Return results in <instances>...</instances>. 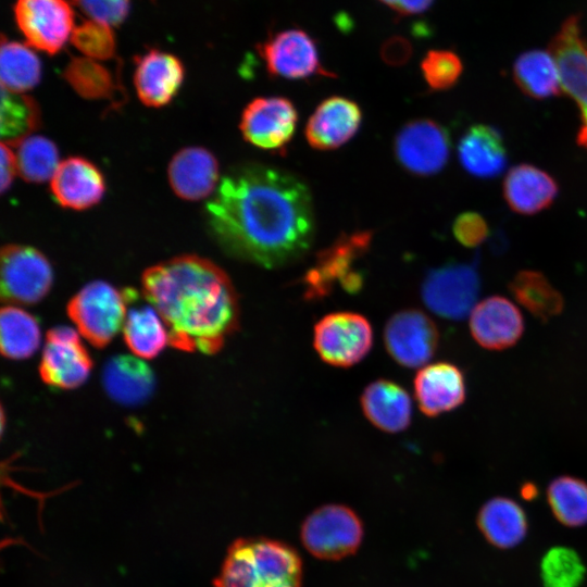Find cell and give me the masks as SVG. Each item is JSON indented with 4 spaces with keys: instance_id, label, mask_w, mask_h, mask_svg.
Masks as SVG:
<instances>
[{
    "instance_id": "7bdbcfd3",
    "label": "cell",
    "mask_w": 587,
    "mask_h": 587,
    "mask_svg": "<svg viewBox=\"0 0 587 587\" xmlns=\"http://www.w3.org/2000/svg\"><path fill=\"white\" fill-rule=\"evenodd\" d=\"M17 170L16 154L9 145L1 142V191L10 188Z\"/></svg>"
},
{
    "instance_id": "52a82bcc",
    "label": "cell",
    "mask_w": 587,
    "mask_h": 587,
    "mask_svg": "<svg viewBox=\"0 0 587 587\" xmlns=\"http://www.w3.org/2000/svg\"><path fill=\"white\" fill-rule=\"evenodd\" d=\"M373 345L367 319L355 312H334L316 322L313 346L327 364L349 367L362 361Z\"/></svg>"
},
{
    "instance_id": "9a60e30c",
    "label": "cell",
    "mask_w": 587,
    "mask_h": 587,
    "mask_svg": "<svg viewBox=\"0 0 587 587\" xmlns=\"http://www.w3.org/2000/svg\"><path fill=\"white\" fill-rule=\"evenodd\" d=\"M450 152L447 130L428 118L405 124L395 140V154L399 163L412 174L429 176L444 168Z\"/></svg>"
},
{
    "instance_id": "4dcf8cb0",
    "label": "cell",
    "mask_w": 587,
    "mask_h": 587,
    "mask_svg": "<svg viewBox=\"0 0 587 587\" xmlns=\"http://www.w3.org/2000/svg\"><path fill=\"white\" fill-rule=\"evenodd\" d=\"M40 344L37 320L16 305L8 304L0 313L1 353L11 360H24L34 354Z\"/></svg>"
},
{
    "instance_id": "83f0119b",
    "label": "cell",
    "mask_w": 587,
    "mask_h": 587,
    "mask_svg": "<svg viewBox=\"0 0 587 587\" xmlns=\"http://www.w3.org/2000/svg\"><path fill=\"white\" fill-rule=\"evenodd\" d=\"M477 525L489 544L500 549L519 545L527 534V516L522 507L504 497H496L480 508Z\"/></svg>"
},
{
    "instance_id": "e575fe53",
    "label": "cell",
    "mask_w": 587,
    "mask_h": 587,
    "mask_svg": "<svg viewBox=\"0 0 587 587\" xmlns=\"http://www.w3.org/2000/svg\"><path fill=\"white\" fill-rule=\"evenodd\" d=\"M63 77L80 97L89 100L111 99L117 90L112 73L86 57L72 58Z\"/></svg>"
},
{
    "instance_id": "1f68e13d",
    "label": "cell",
    "mask_w": 587,
    "mask_h": 587,
    "mask_svg": "<svg viewBox=\"0 0 587 587\" xmlns=\"http://www.w3.org/2000/svg\"><path fill=\"white\" fill-rule=\"evenodd\" d=\"M0 76L2 88L23 93L39 83L41 64L29 46L3 38L1 42Z\"/></svg>"
},
{
    "instance_id": "30bf717a",
    "label": "cell",
    "mask_w": 587,
    "mask_h": 587,
    "mask_svg": "<svg viewBox=\"0 0 587 587\" xmlns=\"http://www.w3.org/2000/svg\"><path fill=\"white\" fill-rule=\"evenodd\" d=\"M258 50L271 76L286 79L334 76L323 67L315 40L302 29L289 28L270 35Z\"/></svg>"
},
{
    "instance_id": "60d3db41",
    "label": "cell",
    "mask_w": 587,
    "mask_h": 587,
    "mask_svg": "<svg viewBox=\"0 0 587 587\" xmlns=\"http://www.w3.org/2000/svg\"><path fill=\"white\" fill-rule=\"evenodd\" d=\"M452 233L461 245L473 248L487 238L489 229L486 220L479 213L464 212L454 220Z\"/></svg>"
},
{
    "instance_id": "8d00e7d4",
    "label": "cell",
    "mask_w": 587,
    "mask_h": 587,
    "mask_svg": "<svg viewBox=\"0 0 587 587\" xmlns=\"http://www.w3.org/2000/svg\"><path fill=\"white\" fill-rule=\"evenodd\" d=\"M586 567L578 553L569 547L549 549L540 562V577L545 587H580Z\"/></svg>"
},
{
    "instance_id": "44dd1931",
    "label": "cell",
    "mask_w": 587,
    "mask_h": 587,
    "mask_svg": "<svg viewBox=\"0 0 587 587\" xmlns=\"http://www.w3.org/2000/svg\"><path fill=\"white\" fill-rule=\"evenodd\" d=\"M50 188L62 207L85 210L101 200L105 184L95 164L80 157H71L60 162L50 179Z\"/></svg>"
},
{
    "instance_id": "8992f818",
    "label": "cell",
    "mask_w": 587,
    "mask_h": 587,
    "mask_svg": "<svg viewBox=\"0 0 587 587\" xmlns=\"http://www.w3.org/2000/svg\"><path fill=\"white\" fill-rule=\"evenodd\" d=\"M1 300L7 304H35L49 292L53 272L48 259L36 248L7 245L0 255Z\"/></svg>"
},
{
    "instance_id": "cb8c5ba5",
    "label": "cell",
    "mask_w": 587,
    "mask_h": 587,
    "mask_svg": "<svg viewBox=\"0 0 587 587\" xmlns=\"http://www.w3.org/2000/svg\"><path fill=\"white\" fill-rule=\"evenodd\" d=\"M123 294L127 303L123 325L124 341L136 357L143 360L153 359L168 344L166 326L148 301L146 304H138L140 296L137 290L128 288Z\"/></svg>"
},
{
    "instance_id": "ba28073f",
    "label": "cell",
    "mask_w": 587,
    "mask_h": 587,
    "mask_svg": "<svg viewBox=\"0 0 587 587\" xmlns=\"http://www.w3.org/2000/svg\"><path fill=\"white\" fill-rule=\"evenodd\" d=\"M479 285L476 265L450 263L428 272L421 295L425 305L437 315L461 320L476 305Z\"/></svg>"
},
{
    "instance_id": "ee69618b",
    "label": "cell",
    "mask_w": 587,
    "mask_h": 587,
    "mask_svg": "<svg viewBox=\"0 0 587 587\" xmlns=\"http://www.w3.org/2000/svg\"><path fill=\"white\" fill-rule=\"evenodd\" d=\"M399 15H413L425 12L434 0H379Z\"/></svg>"
},
{
    "instance_id": "ab89813d",
    "label": "cell",
    "mask_w": 587,
    "mask_h": 587,
    "mask_svg": "<svg viewBox=\"0 0 587 587\" xmlns=\"http://www.w3.org/2000/svg\"><path fill=\"white\" fill-rule=\"evenodd\" d=\"M90 20L109 26L120 25L129 12V0H73Z\"/></svg>"
},
{
    "instance_id": "9c48e42d",
    "label": "cell",
    "mask_w": 587,
    "mask_h": 587,
    "mask_svg": "<svg viewBox=\"0 0 587 587\" xmlns=\"http://www.w3.org/2000/svg\"><path fill=\"white\" fill-rule=\"evenodd\" d=\"M13 13L28 46L48 54L60 51L75 27L67 0H16Z\"/></svg>"
},
{
    "instance_id": "603a6c76",
    "label": "cell",
    "mask_w": 587,
    "mask_h": 587,
    "mask_svg": "<svg viewBox=\"0 0 587 587\" xmlns=\"http://www.w3.org/2000/svg\"><path fill=\"white\" fill-rule=\"evenodd\" d=\"M360 403L365 417L383 432L400 433L411 423V397L392 380L379 378L370 383L361 395Z\"/></svg>"
},
{
    "instance_id": "ac0fdd59",
    "label": "cell",
    "mask_w": 587,
    "mask_h": 587,
    "mask_svg": "<svg viewBox=\"0 0 587 587\" xmlns=\"http://www.w3.org/2000/svg\"><path fill=\"white\" fill-rule=\"evenodd\" d=\"M362 112L351 99L334 96L323 100L305 126L308 143L316 150H334L349 141L358 132Z\"/></svg>"
},
{
    "instance_id": "74e56055",
    "label": "cell",
    "mask_w": 587,
    "mask_h": 587,
    "mask_svg": "<svg viewBox=\"0 0 587 587\" xmlns=\"http://www.w3.org/2000/svg\"><path fill=\"white\" fill-rule=\"evenodd\" d=\"M70 39L84 57L96 61L109 60L115 53V37L111 26L93 20L75 26Z\"/></svg>"
},
{
    "instance_id": "f35d334b",
    "label": "cell",
    "mask_w": 587,
    "mask_h": 587,
    "mask_svg": "<svg viewBox=\"0 0 587 587\" xmlns=\"http://www.w3.org/2000/svg\"><path fill=\"white\" fill-rule=\"evenodd\" d=\"M462 61L450 50H430L421 62V71L433 90L451 88L462 74Z\"/></svg>"
},
{
    "instance_id": "8fae6325",
    "label": "cell",
    "mask_w": 587,
    "mask_h": 587,
    "mask_svg": "<svg viewBox=\"0 0 587 587\" xmlns=\"http://www.w3.org/2000/svg\"><path fill=\"white\" fill-rule=\"evenodd\" d=\"M92 369V360L72 327L57 326L46 336L39 363V374L45 384L59 389L82 386Z\"/></svg>"
},
{
    "instance_id": "277c9868",
    "label": "cell",
    "mask_w": 587,
    "mask_h": 587,
    "mask_svg": "<svg viewBox=\"0 0 587 587\" xmlns=\"http://www.w3.org/2000/svg\"><path fill=\"white\" fill-rule=\"evenodd\" d=\"M66 310L80 336L93 347L103 348L123 329L127 303L123 291L96 280L75 294Z\"/></svg>"
},
{
    "instance_id": "836d02e7",
    "label": "cell",
    "mask_w": 587,
    "mask_h": 587,
    "mask_svg": "<svg viewBox=\"0 0 587 587\" xmlns=\"http://www.w3.org/2000/svg\"><path fill=\"white\" fill-rule=\"evenodd\" d=\"M39 120V109L32 97L1 87V142L17 145L37 129Z\"/></svg>"
},
{
    "instance_id": "ffe728a7",
    "label": "cell",
    "mask_w": 587,
    "mask_h": 587,
    "mask_svg": "<svg viewBox=\"0 0 587 587\" xmlns=\"http://www.w3.org/2000/svg\"><path fill=\"white\" fill-rule=\"evenodd\" d=\"M184 65L172 53L151 49L136 58L134 85L139 100L147 107L166 105L184 80Z\"/></svg>"
},
{
    "instance_id": "f6af8a7d",
    "label": "cell",
    "mask_w": 587,
    "mask_h": 587,
    "mask_svg": "<svg viewBox=\"0 0 587 587\" xmlns=\"http://www.w3.org/2000/svg\"><path fill=\"white\" fill-rule=\"evenodd\" d=\"M577 142L587 150V111L582 112V125L577 134Z\"/></svg>"
},
{
    "instance_id": "b9f144b4",
    "label": "cell",
    "mask_w": 587,
    "mask_h": 587,
    "mask_svg": "<svg viewBox=\"0 0 587 587\" xmlns=\"http://www.w3.org/2000/svg\"><path fill=\"white\" fill-rule=\"evenodd\" d=\"M411 54V47L402 38H392L387 41L382 50V57L385 62L391 65H401L408 61Z\"/></svg>"
},
{
    "instance_id": "d6a6232c",
    "label": "cell",
    "mask_w": 587,
    "mask_h": 587,
    "mask_svg": "<svg viewBox=\"0 0 587 587\" xmlns=\"http://www.w3.org/2000/svg\"><path fill=\"white\" fill-rule=\"evenodd\" d=\"M547 499L555 519L565 526L587 524V483L580 478L562 475L548 486Z\"/></svg>"
},
{
    "instance_id": "d6986e66",
    "label": "cell",
    "mask_w": 587,
    "mask_h": 587,
    "mask_svg": "<svg viewBox=\"0 0 587 587\" xmlns=\"http://www.w3.org/2000/svg\"><path fill=\"white\" fill-rule=\"evenodd\" d=\"M413 389L420 410L430 417L457 409L466 397L463 372L445 361L421 367L415 375Z\"/></svg>"
},
{
    "instance_id": "d590c367",
    "label": "cell",
    "mask_w": 587,
    "mask_h": 587,
    "mask_svg": "<svg viewBox=\"0 0 587 587\" xmlns=\"http://www.w3.org/2000/svg\"><path fill=\"white\" fill-rule=\"evenodd\" d=\"M17 170L26 182L51 179L60 162L55 145L42 136H29L17 143Z\"/></svg>"
},
{
    "instance_id": "e0dca14e",
    "label": "cell",
    "mask_w": 587,
    "mask_h": 587,
    "mask_svg": "<svg viewBox=\"0 0 587 587\" xmlns=\"http://www.w3.org/2000/svg\"><path fill=\"white\" fill-rule=\"evenodd\" d=\"M470 330L475 341L488 350H503L523 335L524 320L517 307L501 296H491L471 312Z\"/></svg>"
},
{
    "instance_id": "f1b7e54d",
    "label": "cell",
    "mask_w": 587,
    "mask_h": 587,
    "mask_svg": "<svg viewBox=\"0 0 587 587\" xmlns=\"http://www.w3.org/2000/svg\"><path fill=\"white\" fill-rule=\"evenodd\" d=\"M513 78L530 98L542 100L560 93L561 85L555 61L550 51L529 50L514 61Z\"/></svg>"
},
{
    "instance_id": "d4e9b609",
    "label": "cell",
    "mask_w": 587,
    "mask_h": 587,
    "mask_svg": "<svg viewBox=\"0 0 587 587\" xmlns=\"http://www.w3.org/2000/svg\"><path fill=\"white\" fill-rule=\"evenodd\" d=\"M557 182L547 172L532 165L512 167L503 182L508 205L520 214H535L552 204L558 196Z\"/></svg>"
},
{
    "instance_id": "bcb514c9",
    "label": "cell",
    "mask_w": 587,
    "mask_h": 587,
    "mask_svg": "<svg viewBox=\"0 0 587 587\" xmlns=\"http://www.w3.org/2000/svg\"><path fill=\"white\" fill-rule=\"evenodd\" d=\"M537 495H538V489L535 486V484H533V483H525L521 487V496L525 500H533V499H535L537 497Z\"/></svg>"
},
{
    "instance_id": "484cf974",
    "label": "cell",
    "mask_w": 587,
    "mask_h": 587,
    "mask_svg": "<svg viewBox=\"0 0 587 587\" xmlns=\"http://www.w3.org/2000/svg\"><path fill=\"white\" fill-rule=\"evenodd\" d=\"M458 155L462 167L478 178H492L507 165V150L497 128L476 124L461 137Z\"/></svg>"
},
{
    "instance_id": "7402d4cb",
    "label": "cell",
    "mask_w": 587,
    "mask_h": 587,
    "mask_svg": "<svg viewBox=\"0 0 587 587\" xmlns=\"http://www.w3.org/2000/svg\"><path fill=\"white\" fill-rule=\"evenodd\" d=\"M173 191L185 200H200L210 196L218 180V162L209 150L187 147L179 150L167 168Z\"/></svg>"
},
{
    "instance_id": "6da1fadb",
    "label": "cell",
    "mask_w": 587,
    "mask_h": 587,
    "mask_svg": "<svg viewBox=\"0 0 587 587\" xmlns=\"http://www.w3.org/2000/svg\"><path fill=\"white\" fill-rule=\"evenodd\" d=\"M207 222L230 257L275 268L300 259L314 235L312 197L303 179L260 163L230 170L205 205Z\"/></svg>"
},
{
    "instance_id": "4316f807",
    "label": "cell",
    "mask_w": 587,
    "mask_h": 587,
    "mask_svg": "<svg viewBox=\"0 0 587 587\" xmlns=\"http://www.w3.org/2000/svg\"><path fill=\"white\" fill-rule=\"evenodd\" d=\"M103 386L108 395L122 404H138L154 389V376L148 364L136 355H117L104 366Z\"/></svg>"
},
{
    "instance_id": "7c38bea8",
    "label": "cell",
    "mask_w": 587,
    "mask_h": 587,
    "mask_svg": "<svg viewBox=\"0 0 587 587\" xmlns=\"http://www.w3.org/2000/svg\"><path fill=\"white\" fill-rule=\"evenodd\" d=\"M384 342L389 355L409 369L423 367L434 357L439 345V332L423 311L405 309L386 323Z\"/></svg>"
},
{
    "instance_id": "3957f363",
    "label": "cell",
    "mask_w": 587,
    "mask_h": 587,
    "mask_svg": "<svg viewBox=\"0 0 587 587\" xmlns=\"http://www.w3.org/2000/svg\"><path fill=\"white\" fill-rule=\"evenodd\" d=\"M301 558L290 545L265 537L235 540L214 587H301Z\"/></svg>"
},
{
    "instance_id": "5bb4252c",
    "label": "cell",
    "mask_w": 587,
    "mask_h": 587,
    "mask_svg": "<svg viewBox=\"0 0 587 587\" xmlns=\"http://www.w3.org/2000/svg\"><path fill=\"white\" fill-rule=\"evenodd\" d=\"M371 239L372 233L367 230L342 234L332 246L322 250L315 265L304 276L308 296L321 297L336 282H340L347 290H357L362 279L352 271V265L365 253Z\"/></svg>"
},
{
    "instance_id": "7a4b0ae2",
    "label": "cell",
    "mask_w": 587,
    "mask_h": 587,
    "mask_svg": "<svg viewBox=\"0 0 587 587\" xmlns=\"http://www.w3.org/2000/svg\"><path fill=\"white\" fill-rule=\"evenodd\" d=\"M142 295L157 310L168 344L185 352L217 353L239 327V301L228 275L195 254L148 267Z\"/></svg>"
},
{
    "instance_id": "2e32d148",
    "label": "cell",
    "mask_w": 587,
    "mask_h": 587,
    "mask_svg": "<svg viewBox=\"0 0 587 587\" xmlns=\"http://www.w3.org/2000/svg\"><path fill=\"white\" fill-rule=\"evenodd\" d=\"M560 78L561 89L572 98L580 111H587V40L579 17H567L550 42Z\"/></svg>"
},
{
    "instance_id": "5b68a950",
    "label": "cell",
    "mask_w": 587,
    "mask_h": 587,
    "mask_svg": "<svg viewBox=\"0 0 587 587\" xmlns=\"http://www.w3.org/2000/svg\"><path fill=\"white\" fill-rule=\"evenodd\" d=\"M300 537L315 558L336 561L355 553L362 542L363 524L350 508L326 504L307 516Z\"/></svg>"
},
{
    "instance_id": "4fadbf2b",
    "label": "cell",
    "mask_w": 587,
    "mask_h": 587,
    "mask_svg": "<svg viewBox=\"0 0 587 587\" xmlns=\"http://www.w3.org/2000/svg\"><path fill=\"white\" fill-rule=\"evenodd\" d=\"M298 121L297 109L284 97H259L242 111L239 128L243 139L263 150L283 152Z\"/></svg>"
},
{
    "instance_id": "f546056e",
    "label": "cell",
    "mask_w": 587,
    "mask_h": 587,
    "mask_svg": "<svg viewBox=\"0 0 587 587\" xmlns=\"http://www.w3.org/2000/svg\"><path fill=\"white\" fill-rule=\"evenodd\" d=\"M509 289L522 307L542 322L555 317L563 310L562 295L540 272H519L509 284Z\"/></svg>"
}]
</instances>
